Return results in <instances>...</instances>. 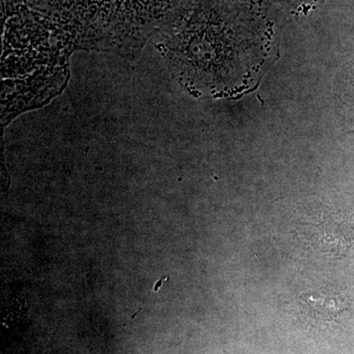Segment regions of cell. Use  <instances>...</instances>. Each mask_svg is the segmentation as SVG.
Wrapping results in <instances>:
<instances>
[{"mask_svg": "<svg viewBox=\"0 0 354 354\" xmlns=\"http://www.w3.org/2000/svg\"><path fill=\"white\" fill-rule=\"evenodd\" d=\"M71 46L131 53L171 22L186 0H19Z\"/></svg>", "mask_w": 354, "mask_h": 354, "instance_id": "6da1fadb", "label": "cell"}]
</instances>
